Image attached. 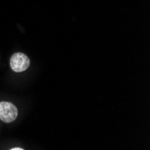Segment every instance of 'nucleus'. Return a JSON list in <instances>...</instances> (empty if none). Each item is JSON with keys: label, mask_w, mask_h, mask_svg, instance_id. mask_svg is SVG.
<instances>
[{"label": "nucleus", "mask_w": 150, "mask_h": 150, "mask_svg": "<svg viewBox=\"0 0 150 150\" xmlns=\"http://www.w3.org/2000/svg\"><path fill=\"white\" fill-rule=\"evenodd\" d=\"M18 116V110L11 103L1 102L0 103V120L6 123L13 122Z\"/></svg>", "instance_id": "nucleus-1"}, {"label": "nucleus", "mask_w": 150, "mask_h": 150, "mask_svg": "<svg viewBox=\"0 0 150 150\" xmlns=\"http://www.w3.org/2000/svg\"><path fill=\"white\" fill-rule=\"evenodd\" d=\"M30 66V59L24 53H15L10 59V67L15 72H23Z\"/></svg>", "instance_id": "nucleus-2"}, {"label": "nucleus", "mask_w": 150, "mask_h": 150, "mask_svg": "<svg viewBox=\"0 0 150 150\" xmlns=\"http://www.w3.org/2000/svg\"><path fill=\"white\" fill-rule=\"evenodd\" d=\"M12 150H23V148H21V147H13V148H11Z\"/></svg>", "instance_id": "nucleus-3"}]
</instances>
